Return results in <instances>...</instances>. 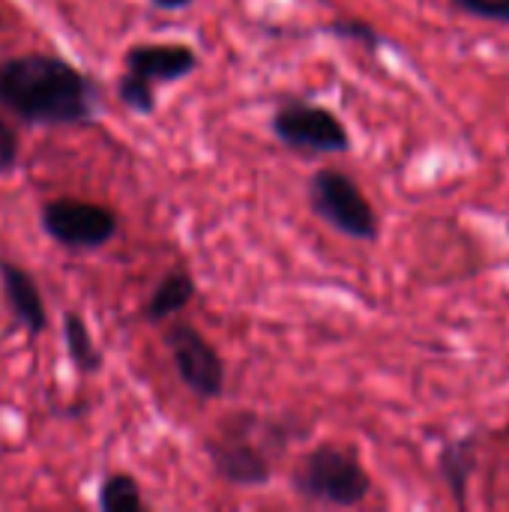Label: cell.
I'll return each mask as SVG.
<instances>
[{"label":"cell","mask_w":509,"mask_h":512,"mask_svg":"<svg viewBox=\"0 0 509 512\" xmlns=\"http://www.w3.org/2000/svg\"><path fill=\"white\" fill-rule=\"evenodd\" d=\"M126 72L117 81L120 102L135 114H153L156 111V84H171L198 69L195 48L183 42H144L132 45L123 57Z\"/></svg>","instance_id":"obj_4"},{"label":"cell","mask_w":509,"mask_h":512,"mask_svg":"<svg viewBox=\"0 0 509 512\" xmlns=\"http://www.w3.org/2000/svg\"><path fill=\"white\" fill-rule=\"evenodd\" d=\"M165 345L171 351L177 378L186 384V390L204 402H213L225 393V363L222 354L213 348V342L192 324L174 321L165 330Z\"/></svg>","instance_id":"obj_8"},{"label":"cell","mask_w":509,"mask_h":512,"mask_svg":"<svg viewBox=\"0 0 509 512\" xmlns=\"http://www.w3.org/2000/svg\"><path fill=\"white\" fill-rule=\"evenodd\" d=\"M0 108L27 126H87L102 111L99 84L51 54L0 60Z\"/></svg>","instance_id":"obj_1"},{"label":"cell","mask_w":509,"mask_h":512,"mask_svg":"<svg viewBox=\"0 0 509 512\" xmlns=\"http://www.w3.org/2000/svg\"><path fill=\"white\" fill-rule=\"evenodd\" d=\"M0 282H3V294H6V303H9L15 321L30 336H39L48 327V312H45V303H42V294H39V285L33 282V276L12 261H0Z\"/></svg>","instance_id":"obj_9"},{"label":"cell","mask_w":509,"mask_h":512,"mask_svg":"<svg viewBox=\"0 0 509 512\" xmlns=\"http://www.w3.org/2000/svg\"><path fill=\"white\" fill-rule=\"evenodd\" d=\"M438 471L444 477V483L453 492V501L465 510L468 507V486H471V474L477 471V438L465 435V438H453L441 447L438 453Z\"/></svg>","instance_id":"obj_10"},{"label":"cell","mask_w":509,"mask_h":512,"mask_svg":"<svg viewBox=\"0 0 509 512\" xmlns=\"http://www.w3.org/2000/svg\"><path fill=\"white\" fill-rule=\"evenodd\" d=\"M63 345H66V354H69L72 366L81 375H96L102 369V351L96 348L93 333H90L87 321L78 312L63 315Z\"/></svg>","instance_id":"obj_12"},{"label":"cell","mask_w":509,"mask_h":512,"mask_svg":"<svg viewBox=\"0 0 509 512\" xmlns=\"http://www.w3.org/2000/svg\"><path fill=\"white\" fill-rule=\"evenodd\" d=\"M156 9H165V12H177V9H186L192 6V0H150Z\"/></svg>","instance_id":"obj_17"},{"label":"cell","mask_w":509,"mask_h":512,"mask_svg":"<svg viewBox=\"0 0 509 512\" xmlns=\"http://www.w3.org/2000/svg\"><path fill=\"white\" fill-rule=\"evenodd\" d=\"M195 291H198V285H195V279H192L186 270H171V273H165L162 282L153 288L147 306H144V318H147L150 324H162V321L180 315V312L195 300Z\"/></svg>","instance_id":"obj_11"},{"label":"cell","mask_w":509,"mask_h":512,"mask_svg":"<svg viewBox=\"0 0 509 512\" xmlns=\"http://www.w3.org/2000/svg\"><path fill=\"white\" fill-rule=\"evenodd\" d=\"M312 213L327 222L342 237L372 243L381 231L378 213L363 195V189L339 168H318L306 183Z\"/></svg>","instance_id":"obj_5"},{"label":"cell","mask_w":509,"mask_h":512,"mask_svg":"<svg viewBox=\"0 0 509 512\" xmlns=\"http://www.w3.org/2000/svg\"><path fill=\"white\" fill-rule=\"evenodd\" d=\"M291 441V426L255 414H231L204 450L213 471L234 489H261L273 480V465Z\"/></svg>","instance_id":"obj_2"},{"label":"cell","mask_w":509,"mask_h":512,"mask_svg":"<svg viewBox=\"0 0 509 512\" xmlns=\"http://www.w3.org/2000/svg\"><path fill=\"white\" fill-rule=\"evenodd\" d=\"M99 510L102 512H141L144 498L141 486L129 474H108L99 486Z\"/></svg>","instance_id":"obj_13"},{"label":"cell","mask_w":509,"mask_h":512,"mask_svg":"<svg viewBox=\"0 0 509 512\" xmlns=\"http://www.w3.org/2000/svg\"><path fill=\"white\" fill-rule=\"evenodd\" d=\"M18 150H21V138H18V129L0 117V177L15 171L18 165Z\"/></svg>","instance_id":"obj_16"},{"label":"cell","mask_w":509,"mask_h":512,"mask_svg":"<svg viewBox=\"0 0 509 512\" xmlns=\"http://www.w3.org/2000/svg\"><path fill=\"white\" fill-rule=\"evenodd\" d=\"M456 12L509 27V0H450Z\"/></svg>","instance_id":"obj_15"},{"label":"cell","mask_w":509,"mask_h":512,"mask_svg":"<svg viewBox=\"0 0 509 512\" xmlns=\"http://www.w3.org/2000/svg\"><path fill=\"white\" fill-rule=\"evenodd\" d=\"M324 33L336 36V39H351V42H360L363 48L369 51H378L384 48V33H378L369 21L363 18H336L324 27Z\"/></svg>","instance_id":"obj_14"},{"label":"cell","mask_w":509,"mask_h":512,"mask_svg":"<svg viewBox=\"0 0 509 512\" xmlns=\"http://www.w3.org/2000/svg\"><path fill=\"white\" fill-rule=\"evenodd\" d=\"M270 132L285 150L297 156H333L351 147V135L342 117L306 99L282 102L270 117Z\"/></svg>","instance_id":"obj_6"},{"label":"cell","mask_w":509,"mask_h":512,"mask_svg":"<svg viewBox=\"0 0 509 512\" xmlns=\"http://www.w3.org/2000/svg\"><path fill=\"white\" fill-rule=\"evenodd\" d=\"M291 489L309 504L351 510L369 498L372 477L351 450L339 444H318L291 471Z\"/></svg>","instance_id":"obj_3"},{"label":"cell","mask_w":509,"mask_h":512,"mask_svg":"<svg viewBox=\"0 0 509 512\" xmlns=\"http://www.w3.org/2000/svg\"><path fill=\"white\" fill-rule=\"evenodd\" d=\"M39 222L42 231L69 252H96L120 231V219L111 207L81 198L45 201L39 210Z\"/></svg>","instance_id":"obj_7"}]
</instances>
